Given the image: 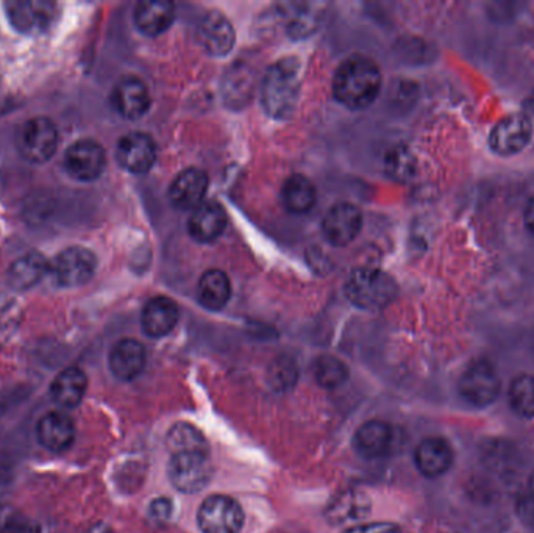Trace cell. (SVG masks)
<instances>
[{
    "instance_id": "37",
    "label": "cell",
    "mask_w": 534,
    "mask_h": 533,
    "mask_svg": "<svg viewBox=\"0 0 534 533\" xmlns=\"http://www.w3.org/2000/svg\"><path fill=\"white\" fill-rule=\"evenodd\" d=\"M525 226L530 230L531 235H534V196L528 201L524 213Z\"/></svg>"
},
{
    "instance_id": "20",
    "label": "cell",
    "mask_w": 534,
    "mask_h": 533,
    "mask_svg": "<svg viewBox=\"0 0 534 533\" xmlns=\"http://www.w3.org/2000/svg\"><path fill=\"white\" fill-rule=\"evenodd\" d=\"M417 469L425 477L435 479L449 471L453 463V451L444 438H425L416 449Z\"/></svg>"
},
{
    "instance_id": "5",
    "label": "cell",
    "mask_w": 534,
    "mask_h": 533,
    "mask_svg": "<svg viewBox=\"0 0 534 533\" xmlns=\"http://www.w3.org/2000/svg\"><path fill=\"white\" fill-rule=\"evenodd\" d=\"M197 523L203 533H239L244 526L243 507L230 496L214 494L200 505Z\"/></svg>"
},
{
    "instance_id": "39",
    "label": "cell",
    "mask_w": 534,
    "mask_h": 533,
    "mask_svg": "<svg viewBox=\"0 0 534 533\" xmlns=\"http://www.w3.org/2000/svg\"><path fill=\"white\" fill-rule=\"evenodd\" d=\"M528 487H530V493L534 499V473H533V476H531L530 483H528Z\"/></svg>"
},
{
    "instance_id": "18",
    "label": "cell",
    "mask_w": 534,
    "mask_h": 533,
    "mask_svg": "<svg viewBox=\"0 0 534 533\" xmlns=\"http://www.w3.org/2000/svg\"><path fill=\"white\" fill-rule=\"evenodd\" d=\"M113 105L119 115L127 119H138L149 110L150 94L143 80L125 77L113 91Z\"/></svg>"
},
{
    "instance_id": "23",
    "label": "cell",
    "mask_w": 534,
    "mask_h": 533,
    "mask_svg": "<svg viewBox=\"0 0 534 533\" xmlns=\"http://www.w3.org/2000/svg\"><path fill=\"white\" fill-rule=\"evenodd\" d=\"M355 449L366 458H378L388 454L392 446V429L385 421H367L355 433Z\"/></svg>"
},
{
    "instance_id": "25",
    "label": "cell",
    "mask_w": 534,
    "mask_h": 533,
    "mask_svg": "<svg viewBox=\"0 0 534 533\" xmlns=\"http://www.w3.org/2000/svg\"><path fill=\"white\" fill-rule=\"evenodd\" d=\"M282 201L288 212L305 215L316 205V187L307 177H289L282 188Z\"/></svg>"
},
{
    "instance_id": "21",
    "label": "cell",
    "mask_w": 534,
    "mask_h": 533,
    "mask_svg": "<svg viewBox=\"0 0 534 533\" xmlns=\"http://www.w3.org/2000/svg\"><path fill=\"white\" fill-rule=\"evenodd\" d=\"M178 318H180V312H178L177 304L169 297L160 296L147 302L141 324L149 337L161 338L174 330Z\"/></svg>"
},
{
    "instance_id": "3",
    "label": "cell",
    "mask_w": 534,
    "mask_h": 533,
    "mask_svg": "<svg viewBox=\"0 0 534 533\" xmlns=\"http://www.w3.org/2000/svg\"><path fill=\"white\" fill-rule=\"evenodd\" d=\"M396 283L386 272L375 268H358L346 283L349 301L363 310H380L394 299Z\"/></svg>"
},
{
    "instance_id": "11",
    "label": "cell",
    "mask_w": 534,
    "mask_h": 533,
    "mask_svg": "<svg viewBox=\"0 0 534 533\" xmlns=\"http://www.w3.org/2000/svg\"><path fill=\"white\" fill-rule=\"evenodd\" d=\"M65 165L75 179L96 180L107 165L104 147L93 140L77 141L66 152Z\"/></svg>"
},
{
    "instance_id": "2",
    "label": "cell",
    "mask_w": 534,
    "mask_h": 533,
    "mask_svg": "<svg viewBox=\"0 0 534 533\" xmlns=\"http://www.w3.org/2000/svg\"><path fill=\"white\" fill-rule=\"evenodd\" d=\"M300 94V66L294 58H283L272 65L264 77L261 101L264 110L277 119H285L296 110Z\"/></svg>"
},
{
    "instance_id": "1",
    "label": "cell",
    "mask_w": 534,
    "mask_h": 533,
    "mask_svg": "<svg viewBox=\"0 0 534 533\" xmlns=\"http://www.w3.org/2000/svg\"><path fill=\"white\" fill-rule=\"evenodd\" d=\"M381 74L375 61L363 55H353L342 61L333 79V93L350 110H363L380 93Z\"/></svg>"
},
{
    "instance_id": "36",
    "label": "cell",
    "mask_w": 534,
    "mask_h": 533,
    "mask_svg": "<svg viewBox=\"0 0 534 533\" xmlns=\"http://www.w3.org/2000/svg\"><path fill=\"white\" fill-rule=\"evenodd\" d=\"M150 512L157 519H168L171 516L172 504L169 499H157V501L152 502V507H150Z\"/></svg>"
},
{
    "instance_id": "35",
    "label": "cell",
    "mask_w": 534,
    "mask_h": 533,
    "mask_svg": "<svg viewBox=\"0 0 534 533\" xmlns=\"http://www.w3.org/2000/svg\"><path fill=\"white\" fill-rule=\"evenodd\" d=\"M344 533H400V529L391 523H369L350 527Z\"/></svg>"
},
{
    "instance_id": "10",
    "label": "cell",
    "mask_w": 534,
    "mask_h": 533,
    "mask_svg": "<svg viewBox=\"0 0 534 533\" xmlns=\"http://www.w3.org/2000/svg\"><path fill=\"white\" fill-rule=\"evenodd\" d=\"M5 8L11 26L25 35L46 32L57 16V5L47 0H11Z\"/></svg>"
},
{
    "instance_id": "12",
    "label": "cell",
    "mask_w": 534,
    "mask_h": 533,
    "mask_svg": "<svg viewBox=\"0 0 534 533\" xmlns=\"http://www.w3.org/2000/svg\"><path fill=\"white\" fill-rule=\"evenodd\" d=\"M363 227V216L352 204H336L328 210L322 222V232L333 246H347L352 243Z\"/></svg>"
},
{
    "instance_id": "29",
    "label": "cell",
    "mask_w": 534,
    "mask_h": 533,
    "mask_svg": "<svg viewBox=\"0 0 534 533\" xmlns=\"http://www.w3.org/2000/svg\"><path fill=\"white\" fill-rule=\"evenodd\" d=\"M168 446L171 454H180V452H202L208 454L207 438L203 437L202 432L188 423H178L169 430Z\"/></svg>"
},
{
    "instance_id": "17",
    "label": "cell",
    "mask_w": 534,
    "mask_h": 533,
    "mask_svg": "<svg viewBox=\"0 0 534 533\" xmlns=\"http://www.w3.org/2000/svg\"><path fill=\"white\" fill-rule=\"evenodd\" d=\"M146 349L139 341L124 338L110 352V369L114 377L124 382L136 379L146 368Z\"/></svg>"
},
{
    "instance_id": "38",
    "label": "cell",
    "mask_w": 534,
    "mask_h": 533,
    "mask_svg": "<svg viewBox=\"0 0 534 533\" xmlns=\"http://www.w3.org/2000/svg\"><path fill=\"white\" fill-rule=\"evenodd\" d=\"M527 107L530 108L531 111H534V91L531 93V96L528 97Z\"/></svg>"
},
{
    "instance_id": "28",
    "label": "cell",
    "mask_w": 534,
    "mask_h": 533,
    "mask_svg": "<svg viewBox=\"0 0 534 533\" xmlns=\"http://www.w3.org/2000/svg\"><path fill=\"white\" fill-rule=\"evenodd\" d=\"M369 498L358 491H346L328 505V521L333 524L349 523L369 513Z\"/></svg>"
},
{
    "instance_id": "19",
    "label": "cell",
    "mask_w": 534,
    "mask_h": 533,
    "mask_svg": "<svg viewBox=\"0 0 534 533\" xmlns=\"http://www.w3.org/2000/svg\"><path fill=\"white\" fill-rule=\"evenodd\" d=\"M227 227V213L216 202H203L189 218V235L199 243L218 240Z\"/></svg>"
},
{
    "instance_id": "32",
    "label": "cell",
    "mask_w": 534,
    "mask_h": 533,
    "mask_svg": "<svg viewBox=\"0 0 534 533\" xmlns=\"http://www.w3.org/2000/svg\"><path fill=\"white\" fill-rule=\"evenodd\" d=\"M386 169L394 179L406 180L413 177L414 169H416V161L413 155L405 147L399 149H392L386 158Z\"/></svg>"
},
{
    "instance_id": "13",
    "label": "cell",
    "mask_w": 534,
    "mask_h": 533,
    "mask_svg": "<svg viewBox=\"0 0 534 533\" xmlns=\"http://www.w3.org/2000/svg\"><path fill=\"white\" fill-rule=\"evenodd\" d=\"M197 41L213 57H225L235 46V30L219 11L203 16L197 27Z\"/></svg>"
},
{
    "instance_id": "27",
    "label": "cell",
    "mask_w": 534,
    "mask_h": 533,
    "mask_svg": "<svg viewBox=\"0 0 534 533\" xmlns=\"http://www.w3.org/2000/svg\"><path fill=\"white\" fill-rule=\"evenodd\" d=\"M49 272V262L41 254L30 252L13 263L10 282L19 290H29Z\"/></svg>"
},
{
    "instance_id": "34",
    "label": "cell",
    "mask_w": 534,
    "mask_h": 533,
    "mask_svg": "<svg viewBox=\"0 0 534 533\" xmlns=\"http://www.w3.org/2000/svg\"><path fill=\"white\" fill-rule=\"evenodd\" d=\"M0 533H41V527L25 516H11L0 527Z\"/></svg>"
},
{
    "instance_id": "26",
    "label": "cell",
    "mask_w": 534,
    "mask_h": 533,
    "mask_svg": "<svg viewBox=\"0 0 534 533\" xmlns=\"http://www.w3.org/2000/svg\"><path fill=\"white\" fill-rule=\"evenodd\" d=\"M197 296H199L200 304L208 310H221L232 296L230 280L219 269H211L200 279Z\"/></svg>"
},
{
    "instance_id": "9",
    "label": "cell",
    "mask_w": 534,
    "mask_h": 533,
    "mask_svg": "<svg viewBox=\"0 0 534 533\" xmlns=\"http://www.w3.org/2000/svg\"><path fill=\"white\" fill-rule=\"evenodd\" d=\"M500 379L494 366L486 360H477L464 371L460 380V393L469 404L486 407L497 399Z\"/></svg>"
},
{
    "instance_id": "24",
    "label": "cell",
    "mask_w": 534,
    "mask_h": 533,
    "mask_svg": "<svg viewBox=\"0 0 534 533\" xmlns=\"http://www.w3.org/2000/svg\"><path fill=\"white\" fill-rule=\"evenodd\" d=\"M88 388V377L80 368H66L61 371L50 387V394L58 405L75 408L80 405Z\"/></svg>"
},
{
    "instance_id": "14",
    "label": "cell",
    "mask_w": 534,
    "mask_h": 533,
    "mask_svg": "<svg viewBox=\"0 0 534 533\" xmlns=\"http://www.w3.org/2000/svg\"><path fill=\"white\" fill-rule=\"evenodd\" d=\"M116 157L122 168L133 174H144L157 160V144L146 133H129L119 141Z\"/></svg>"
},
{
    "instance_id": "31",
    "label": "cell",
    "mask_w": 534,
    "mask_h": 533,
    "mask_svg": "<svg viewBox=\"0 0 534 533\" xmlns=\"http://www.w3.org/2000/svg\"><path fill=\"white\" fill-rule=\"evenodd\" d=\"M510 404L517 415L524 418L534 416V376L520 374L511 382Z\"/></svg>"
},
{
    "instance_id": "15",
    "label": "cell",
    "mask_w": 534,
    "mask_h": 533,
    "mask_svg": "<svg viewBox=\"0 0 534 533\" xmlns=\"http://www.w3.org/2000/svg\"><path fill=\"white\" fill-rule=\"evenodd\" d=\"M208 177L197 168L180 172L169 188V201L178 210H196L207 194Z\"/></svg>"
},
{
    "instance_id": "4",
    "label": "cell",
    "mask_w": 534,
    "mask_h": 533,
    "mask_svg": "<svg viewBox=\"0 0 534 533\" xmlns=\"http://www.w3.org/2000/svg\"><path fill=\"white\" fill-rule=\"evenodd\" d=\"M213 476L210 455L202 452H180L169 462V479L178 491L196 494L210 483Z\"/></svg>"
},
{
    "instance_id": "6",
    "label": "cell",
    "mask_w": 534,
    "mask_h": 533,
    "mask_svg": "<svg viewBox=\"0 0 534 533\" xmlns=\"http://www.w3.org/2000/svg\"><path fill=\"white\" fill-rule=\"evenodd\" d=\"M97 258L85 247H69L49 263V274L60 287L75 288L94 276Z\"/></svg>"
},
{
    "instance_id": "8",
    "label": "cell",
    "mask_w": 534,
    "mask_h": 533,
    "mask_svg": "<svg viewBox=\"0 0 534 533\" xmlns=\"http://www.w3.org/2000/svg\"><path fill=\"white\" fill-rule=\"evenodd\" d=\"M533 135V124L525 113H513L500 119L489 133V147L500 157L524 151Z\"/></svg>"
},
{
    "instance_id": "22",
    "label": "cell",
    "mask_w": 534,
    "mask_h": 533,
    "mask_svg": "<svg viewBox=\"0 0 534 533\" xmlns=\"http://www.w3.org/2000/svg\"><path fill=\"white\" fill-rule=\"evenodd\" d=\"M175 5L164 0H144L135 8V24L144 35L158 36L171 27Z\"/></svg>"
},
{
    "instance_id": "16",
    "label": "cell",
    "mask_w": 534,
    "mask_h": 533,
    "mask_svg": "<svg viewBox=\"0 0 534 533\" xmlns=\"http://www.w3.org/2000/svg\"><path fill=\"white\" fill-rule=\"evenodd\" d=\"M36 435L44 449L61 454L68 451L74 443V423L63 413L50 412L40 419V423L36 426Z\"/></svg>"
},
{
    "instance_id": "7",
    "label": "cell",
    "mask_w": 534,
    "mask_h": 533,
    "mask_svg": "<svg viewBox=\"0 0 534 533\" xmlns=\"http://www.w3.org/2000/svg\"><path fill=\"white\" fill-rule=\"evenodd\" d=\"M58 146V130L47 118L25 122L18 133V149L30 163H44L54 157Z\"/></svg>"
},
{
    "instance_id": "33",
    "label": "cell",
    "mask_w": 534,
    "mask_h": 533,
    "mask_svg": "<svg viewBox=\"0 0 534 533\" xmlns=\"http://www.w3.org/2000/svg\"><path fill=\"white\" fill-rule=\"evenodd\" d=\"M297 368L291 360L280 358L269 371V383L277 391H286L296 383Z\"/></svg>"
},
{
    "instance_id": "30",
    "label": "cell",
    "mask_w": 534,
    "mask_h": 533,
    "mask_svg": "<svg viewBox=\"0 0 534 533\" xmlns=\"http://www.w3.org/2000/svg\"><path fill=\"white\" fill-rule=\"evenodd\" d=\"M313 376L322 388L333 390V388L341 387L342 383H346L349 379V368L339 358L324 355L314 362Z\"/></svg>"
}]
</instances>
